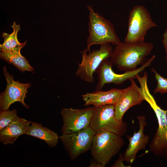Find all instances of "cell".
I'll return each instance as SVG.
<instances>
[{
    "mask_svg": "<svg viewBox=\"0 0 167 167\" xmlns=\"http://www.w3.org/2000/svg\"><path fill=\"white\" fill-rule=\"evenodd\" d=\"M26 135L44 141L50 148H54L58 142L59 137L54 131L43 126L41 123L31 122Z\"/></svg>",
    "mask_w": 167,
    "mask_h": 167,
    "instance_id": "16",
    "label": "cell"
},
{
    "mask_svg": "<svg viewBox=\"0 0 167 167\" xmlns=\"http://www.w3.org/2000/svg\"><path fill=\"white\" fill-rule=\"evenodd\" d=\"M124 143L122 136L102 130L93 137L91 154L95 160L104 167L119 152Z\"/></svg>",
    "mask_w": 167,
    "mask_h": 167,
    "instance_id": "4",
    "label": "cell"
},
{
    "mask_svg": "<svg viewBox=\"0 0 167 167\" xmlns=\"http://www.w3.org/2000/svg\"><path fill=\"white\" fill-rule=\"evenodd\" d=\"M162 41L166 54L167 55V29L165 30L163 34Z\"/></svg>",
    "mask_w": 167,
    "mask_h": 167,
    "instance_id": "22",
    "label": "cell"
},
{
    "mask_svg": "<svg viewBox=\"0 0 167 167\" xmlns=\"http://www.w3.org/2000/svg\"><path fill=\"white\" fill-rule=\"evenodd\" d=\"M148 10L144 6L135 5L128 17V30L124 42L137 43L144 42L147 32L157 27Z\"/></svg>",
    "mask_w": 167,
    "mask_h": 167,
    "instance_id": "5",
    "label": "cell"
},
{
    "mask_svg": "<svg viewBox=\"0 0 167 167\" xmlns=\"http://www.w3.org/2000/svg\"><path fill=\"white\" fill-rule=\"evenodd\" d=\"M166 59L167 62V55H166Z\"/></svg>",
    "mask_w": 167,
    "mask_h": 167,
    "instance_id": "24",
    "label": "cell"
},
{
    "mask_svg": "<svg viewBox=\"0 0 167 167\" xmlns=\"http://www.w3.org/2000/svg\"><path fill=\"white\" fill-rule=\"evenodd\" d=\"M139 129L137 132L134 131L132 136L127 135L129 143L123 155V161L131 164L135 160L137 152L145 149L149 143V137L143 132L145 126L147 125L146 118L144 116L137 117Z\"/></svg>",
    "mask_w": 167,
    "mask_h": 167,
    "instance_id": "13",
    "label": "cell"
},
{
    "mask_svg": "<svg viewBox=\"0 0 167 167\" xmlns=\"http://www.w3.org/2000/svg\"><path fill=\"white\" fill-rule=\"evenodd\" d=\"M0 57L1 59L14 65L23 72H24L26 71L32 73L35 72L34 69L30 65L25 58L21 55L20 50L1 51Z\"/></svg>",
    "mask_w": 167,
    "mask_h": 167,
    "instance_id": "18",
    "label": "cell"
},
{
    "mask_svg": "<svg viewBox=\"0 0 167 167\" xmlns=\"http://www.w3.org/2000/svg\"><path fill=\"white\" fill-rule=\"evenodd\" d=\"M89 167H103L102 165L95 160L93 159H91L90 161Z\"/></svg>",
    "mask_w": 167,
    "mask_h": 167,
    "instance_id": "23",
    "label": "cell"
},
{
    "mask_svg": "<svg viewBox=\"0 0 167 167\" xmlns=\"http://www.w3.org/2000/svg\"><path fill=\"white\" fill-rule=\"evenodd\" d=\"M18 116L16 110L9 109L0 112V131H2Z\"/></svg>",
    "mask_w": 167,
    "mask_h": 167,
    "instance_id": "19",
    "label": "cell"
},
{
    "mask_svg": "<svg viewBox=\"0 0 167 167\" xmlns=\"http://www.w3.org/2000/svg\"><path fill=\"white\" fill-rule=\"evenodd\" d=\"M139 88L144 100L154 111L158 123V128L149 144L150 151L156 156L167 159V110L162 109L157 105L150 92L147 83H142Z\"/></svg>",
    "mask_w": 167,
    "mask_h": 167,
    "instance_id": "2",
    "label": "cell"
},
{
    "mask_svg": "<svg viewBox=\"0 0 167 167\" xmlns=\"http://www.w3.org/2000/svg\"><path fill=\"white\" fill-rule=\"evenodd\" d=\"M31 122L18 117L0 131V141L4 145L13 144L21 135L26 134Z\"/></svg>",
    "mask_w": 167,
    "mask_h": 167,
    "instance_id": "15",
    "label": "cell"
},
{
    "mask_svg": "<svg viewBox=\"0 0 167 167\" xmlns=\"http://www.w3.org/2000/svg\"><path fill=\"white\" fill-rule=\"evenodd\" d=\"M151 70L154 73V76L157 83V85L154 90L153 94L167 93V78L162 77L154 68H152Z\"/></svg>",
    "mask_w": 167,
    "mask_h": 167,
    "instance_id": "20",
    "label": "cell"
},
{
    "mask_svg": "<svg viewBox=\"0 0 167 167\" xmlns=\"http://www.w3.org/2000/svg\"><path fill=\"white\" fill-rule=\"evenodd\" d=\"M123 90V89L112 88L107 91L100 90L92 93L87 92L82 96L85 106L92 105L98 107L107 105H114Z\"/></svg>",
    "mask_w": 167,
    "mask_h": 167,
    "instance_id": "14",
    "label": "cell"
},
{
    "mask_svg": "<svg viewBox=\"0 0 167 167\" xmlns=\"http://www.w3.org/2000/svg\"><path fill=\"white\" fill-rule=\"evenodd\" d=\"M155 58V55H153L140 67L132 71L125 72L122 74L114 73L112 69L113 64L110 60L109 59L104 60L96 71L98 78V82L95 88L96 91L101 90L104 85L107 84L120 85L131 78H135L137 74L151 65Z\"/></svg>",
    "mask_w": 167,
    "mask_h": 167,
    "instance_id": "8",
    "label": "cell"
},
{
    "mask_svg": "<svg viewBox=\"0 0 167 167\" xmlns=\"http://www.w3.org/2000/svg\"><path fill=\"white\" fill-rule=\"evenodd\" d=\"M113 50L109 44L101 45L99 49L90 51L88 54L86 49H84L80 52L82 60L78 63L76 75L85 82L92 83L94 73L104 60L110 58Z\"/></svg>",
    "mask_w": 167,
    "mask_h": 167,
    "instance_id": "7",
    "label": "cell"
},
{
    "mask_svg": "<svg viewBox=\"0 0 167 167\" xmlns=\"http://www.w3.org/2000/svg\"><path fill=\"white\" fill-rule=\"evenodd\" d=\"M93 107L90 126L96 133L102 130L122 136L126 132V123L117 119L114 114V106L107 105Z\"/></svg>",
    "mask_w": 167,
    "mask_h": 167,
    "instance_id": "6",
    "label": "cell"
},
{
    "mask_svg": "<svg viewBox=\"0 0 167 167\" xmlns=\"http://www.w3.org/2000/svg\"><path fill=\"white\" fill-rule=\"evenodd\" d=\"M95 134L89 126L75 132L62 134L59 139L72 161L90 150Z\"/></svg>",
    "mask_w": 167,
    "mask_h": 167,
    "instance_id": "9",
    "label": "cell"
},
{
    "mask_svg": "<svg viewBox=\"0 0 167 167\" xmlns=\"http://www.w3.org/2000/svg\"><path fill=\"white\" fill-rule=\"evenodd\" d=\"M13 32L11 34L3 32L2 36L4 40L3 43L0 45L1 51H12L20 50L26 44L27 40L24 43L19 42L17 38V33L20 30L19 24L17 25L14 21L12 25Z\"/></svg>",
    "mask_w": 167,
    "mask_h": 167,
    "instance_id": "17",
    "label": "cell"
},
{
    "mask_svg": "<svg viewBox=\"0 0 167 167\" xmlns=\"http://www.w3.org/2000/svg\"><path fill=\"white\" fill-rule=\"evenodd\" d=\"M130 86L123 89L117 101L114 105L116 118L122 121L125 112L130 108L140 104L144 99L141 94L139 87L136 84L133 78L129 79Z\"/></svg>",
    "mask_w": 167,
    "mask_h": 167,
    "instance_id": "12",
    "label": "cell"
},
{
    "mask_svg": "<svg viewBox=\"0 0 167 167\" xmlns=\"http://www.w3.org/2000/svg\"><path fill=\"white\" fill-rule=\"evenodd\" d=\"M153 47L151 42L129 43L121 41L113 49L110 60L120 71H132L143 63Z\"/></svg>",
    "mask_w": 167,
    "mask_h": 167,
    "instance_id": "1",
    "label": "cell"
},
{
    "mask_svg": "<svg viewBox=\"0 0 167 167\" xmlns=\"http://www.w3.org/2000/svg\"><path fill=\"white\" fill-rule=\"evenodd\" d=\"M123 155L121 154L119 156L118 159L115 161L114 164L111 167H125L123 163Z\"/></svg>",
    "mask_w": 167,
    "mask_h": 167,
    "instance_id": "21",
    "label": "cell"
},
{
    "mask_svg": "<svg viewBox=\"0 0 167 167\" xmlns=\"http://www.w3.org/2000/svg\"><path fill=\"white\" fill-rule=\"evenodd\" d=\"M93 107L82 109L62 108L60 113L63 120L62 134L79 131L90 126Z\"/></svg>",
    "mask_w": 167,
    "mask_h": 167,
    "instance_id": "11",
    "label": "cell"
},
{
    "mask_svg": "<svg viewBox=\"0 0 167 167\" xmlns=\"http://www.w3.org/2000/svg\"><path fill=\"white\" fill-rule=\"evenodd\" d=\"M87 7L89 12L87 51H90V48L93 45L111 44L116 45L118 44L121 41L112 23L98 12H95L91 6Z\"/></svg>",
    "mask_w": 167,
    "mask_h": 167,
    "instance_id": "3",
    "label": "cell"
},
{
    "mask_svg": "<svg viewBox=\"0 0 167 167\" xmlns=\"http://www.w3.org/2000/svg\"><path fill=\"white\" fill-rule=\"evenodd\" d=\"M4 75L7 81L5 90L0 95V109L1 111L9 109L10 105L15 102H19L27 109L28 105L24 102L26 94L28 93V88L30 87L31 84L21 83L15 81L13 77L7 71L5 66L3 67Z\"/></svg>",
    "mask_w": 167,
    "mask_h": 167,
    "instance_id": "10",
    "label": "cell"
}]
</instances>
